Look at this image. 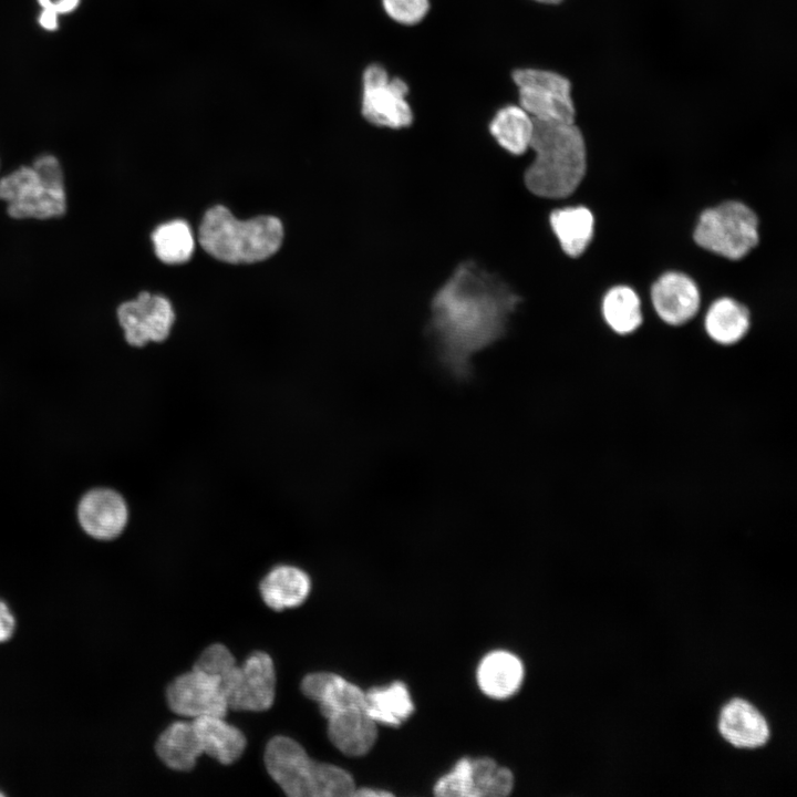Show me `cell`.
Segmentation results:
<instances>
[{"mask_svg": "<svg viewBox=\"0 0 797 797\" xmlns=\"http://www.w3.org/2000/svg\"><path fill=\"white\" fill-rule=\"evenodd\" d=\"M521 302L500 277L474 261L460 263L436 291L428 331L443 368L454 377H467L475 354L500 339Z\"/></svg>", "mask_w": 797, "mask_h": 797, "instance_id": "cell-1", "label": "cell"}, {"mask_svg": "<svg viewBox=\"0 0 797 797\" xmlns=\"http://www.w3.org/2000/svg\"><path fill=\"white\" fill-rule=\"evenodd\" d=\"M530 148L535 159L525 173L527 188L544 198L570 196L587 167L584 139L575 122L534 121Z\"/></svg>", "mask_w": 797, "mask_h": 797, "instance_id": "cell-2", "label": "cell"}, {"mask_svg": "<svg viewBox=\"0 0 797 797\" xmlns=\"http://www.w3.org/2000/svg\"><path fill=\"white\" fill-rule=\"evenodd\" d=\"M282 238L283 228L278 218L259 216L239 220L220 205L206 211L198 231L205 251L229 263L265 260L279 249Z\"/></svg>", "mask_w": 797, "mask_h": 797, "instance_id": "cell-3", "label": "cell"}, {"mask_svg": "<svg viewBox=\"0 0 797 797\" xmlns=\"http://www.w3.org/2000/svg\"><path fill=\"white\" fill-rule=\"evenodd\" d=\"M0 200L12 219L48 220L62 217L68 196L62 165L53 154L37 156L0 178Z\"/></svg>", "mask_w": 797, "mask_h": 797, "instance_id": "cell-4", "label": "cell"}, {"mask_svg": "<svg viewBox=\"0 0 797 797\" xmlns=\"http://www.w3.org/2000/svg\"><path fill=\"white\" fill-rule=\"evenodd\" d=\"M269 775L291 797L352 796V776L332 764L311 759L304 748L287 736H276L265 751Z\"/></svg>", "mask_w": 797, "mask_h": 797, "instance_id": "cell-5", "label": "cell"}, {"mask_svg": "<svg viewBox=\"0 0 797 797\" xmlns=\"http://www.w3.org/2000/svg\"><path fill=\"white\" fill-rule=\"evenodd\" d=\"M755 213L739 201H726L706 209L694 230V240L702 248L737 260L758 242Z\"/></svg>", "mask_w": 797, "mask_h": 797, "instance_id": "cell-6", "label": "cell"}, {"mask_svg": "<svg viewBox=\"0 0 797 797\" xmlns=\"http://www.w3.org/2000/svg\"><path fill=\"white\" fill-rule=\"evenodd\" d=\"M513 80L519 105L534 121L573 123L576 116L571 84L563 75L548 70L519 69Z\"/></svg>", "mask_w": 797, "mask_h": 797, "instance_id": "cell-7", "label": "cell"}, {"mask_svg": "<svg viewBox=\"0 0 797 797\" xmlns=\"http://www.w3.org/2000/svg\"><path fill=\"white\" fill-rule=\"evenodd\" d=\"M228 708L260 712L271 707L276 696V671L265 652L251 653L242 664L236 661L218 676Z\"/></svg>", "mask_w": 797, "mask_h": 797, "instance_id": "cell-8", "label": "cell"}, {"mask_svg": "<svg viewBox=\"0 0 797 797\" xmlns=\"http://www.w3.org/2000/svg\"><path fill=\"white\" fill-rule=\"evenodd\" d=\"M408 86L400 77H391L380 64H371L362 75L361 112L371 124L400 130L413 122L407 102Z\"/></svg>", "mask_w": 797, "mask_h": 797, "instance_id": "cell-9", "label": "cell"}, {"mask_svg": "<svg viewBox=\"0 0 797 797\" xmlns=\"http://www.w3.org/2000/svg\"><path fill=\"white\" fill-rule=\"evenodd\" d=\"M116 317L126 342L138 348L167 339L175 319L172 304L165 297L146 291L121 303Z\"/></svg>", "mask_w": 797, "mask_h": 797, "instance_id": "cell-10", "label": "cell"}, {"mask_svg": "<svg viewBox=\"0 0 797 797\" xmlns=\"http://www.w3.org/2000/svg\"><path fill=\"white\" fill-rule=\"evenodd\" d=\"M166 697L169 708L184 717H225L229 710L218 679L195 667L168 685Z\"/></svg>", "mask_w": 797, "mask_h": 797, "instance_id": "cell-11", "label": "cell"}, {"mask_svg": "<svg viewBox=\"0 0 797 797\" xmlns=\"http://www.w3.org/2000/svg\"><path fill=\"white\" fill-rule=\"evenodd\" d=\"M77 517L87 535L99 540H112L126 527L128 508L120 493L110 488H95L81 498Z\"/></svg>", "mask_w": 797, "mask_h": 797, "instance_id": "cell-12", "label": "cell"}, {"mask_svg": "<svg viewBox=\"0 0 797 797\" xmlns=\"http://www.w3.org/2000/svg\"><path fill=\"white\" fill-rule=\"evenodd\" d=\"M651 299L659 317L671 325L691 320L700 307V291L686 275L667 272L652 286Z\"/></svg>", "mask_w": 797, "mask_h": 797, "instance_id": "cell-13", "label": "cell"}, {"mask_svg": "<svg viewBox=\"0 0 797 797\" xmlns=\"http://www.w3.org/2000/svg\"><path fill=\"white\" fill-rule=\"evenodd\" d=\"M301 691L318 703L320 713L325 718L343 710L364 708V691L335 673L317 672L306 675L301 682Z\"/></svg>", "mask_w": 797, "mask_h": 797, "instance_id": "cell-14", "label": "cell"}, {"mask_svg": "<svg viewBox=\"0 0 797 797\" xmlns=\"http://www.w3.org/2000/svg\"><path fill=\"white\" fill-rule=\"evenodd\" d=\"M327 721L330 741L344 755L363 756L376 741V723L364 708L343 710L330 715Z\"/></svg>", "mask_w": 797, "mask_h": 797, "instance_id": "cell-15", "label": "cell"}, {"mask_svg": "<svg viewBox=\"0 0 797 797\" xmlns=\"http://www.w3.org/2000/svg\"><path fill=\"white\" fill-rule=\"evenodd\" d=\"M720 732L736 747H758L769 737L764 716L748 702L734 698L721 712Z\"/></svg>", "mask_w": 797, "mask_h": 797, "instance_id": "cell-16", "label": "cell"}, {"mask_svg": "<svg viewBox=\"0 0 797 797\" xmlns=\"http://www.w3.org/2000/svg\"><path fill=\"white\" fill-rule=\"evenodd\" d=\"M259 590L263 602L280 611L300 605L310 593L311 580L302 569L280 565L263 577Z\"/></svg>", "mask_w": 797, "mask_h": 797, "instance_id": "cell-17", "label": "cell"}, {"mask_svg": "<svg viewBox=\"0 0 797 797\" xmlns=\"http://www.w3.org/2000/svg\"><path fill=\"white\" fill-rule=\"evenodd\" d=\"M524 665L507 651H494L484 656L477 669V683L483 693L493 698H506L521 685Z\"/></svg>", "mask_w": 797, "mask_h": 797, "instance_id": "cell-18", "label": "cell"}, {"mask_svg": "<svg viewBox=\"0 0 797 797\" xmlns=\"http://www.w3.org/2000/svg\"><path fill=\"white\" fill-rule=\"evenodd\" d=\"M192 720L204 754L224 765L232 764L242 755L247 744L244 733L227 723L222 716H201Z\"/></svg>", "mask_w": 797, "mask_h": 797, "instance_id": "cell-19", "label": "cell"}, {"mask_svg": "<svg viewBox=\"0 0 797 797\" xmlns=\"http://www.w3.org/2000/svg\"><path fill=\"white\" fill-rule=\"evenodd\" d=\"M156 754L161 760L174 770H190L197 758L204 754L203 747L192 721H176L159 735Z\"/></svg>", "mask_w": 797, "mask_h": 797, "instance_id": "cell-20", "label": "cell"}, {"mask_svg": "<svg viewBox=\"0 0 797 797\" xmlns=\"http://www.w3.org/2000/svg\"><path fill=\"white\" fill-rule=\"evenodd\" d=\"M463 779L466 797H504L514 787L513 773L489 757H465Z\"/></svg>", "mask_w": 797, "mask_h": 797, "instance_id": "cell-21", "label": "cell"}, {"mask_svg": "<svg viewBox=\"0 0 797 797\" xmlns=\"http://www.w3.org/2000/svg\"><path fill=\"white\" fill-rule=\"evenodd\" d=\"M550 226L562 250L570 257H578L592 239L594 219L587 207H566L550 214Z\"/></svg>", "mask_w": 797, "mask_h": 797, "instance_id": "cell-22", "label": "cell"}, {"mask_svg": "<svg viewBox=\"0 0 797 797\" xmlns=\"http://www.w3.org/2000/svg\"><path fill=\"white\" fill-rule=\"evenodd\" d=\"M364 711L375 722L398 726L414 711L410 692L401 681L364 692Z\"/></svg>", "mask_w": 797, "mask_h": 797, "instance_id": "cell-23", "label": "cell"}, {"mask_svg": "<svg viewBox=\"0 0 797 797\" xmlns=\"http://www.w3.org/2000/svg\"><path fill=\"white\" fill-rule=\"evenodd\" d=\"M489 132L505 151L521 155L530 147L534 120L520 105H506L494 115Z\"/></svg>", "mask_w": 797, "mask_h": 797, "instance_id": "cell-24", "label": "cell"}, {"mask_svg": "<svg viewBox=\"0 0 797 797\" xmlns=\"http://www.w3.org/2000/svg\"><path fill=\"white\" fill-rule=\"evenodd\" d=\"M749 328L748 310L729 298L716 300L705 317L707 334L717 343L731 345L738 342Z\"/></svg>", "mask_w": 797, "mask_h": 797, "instance_id": "cell-25", "label": "cell"}, {"mask_svg": "<svg viewBox=\"0 0 797 797\" xmlns=\"http://www.w3.org/2000/svg\"><path fill=\"white\" fill-rule=\"evenodd\" d=\"M602 312L609 327L619 334L633 332L642 322L640 299L627 286H617L607 292Z\"/></svg>", "mask_w": 797, "mask_h": 797, "instance_id": "cell-26", "label": "cell"}, {"mask_svg": "<svg viewBox=\"0 0 797 797\" xmlns=\"http://www.w3.org/2000/svg\"><path fill=\"white\" fill-rule=\"evenodd\" d=\"M152 241L157 258L168 265L186 262L195 247L192 230L183 220L158 226L152 234Z\"/></svg>", "mask_w": 797, "mask_h": 797, "instance_id": "cell-27", "label": "cell"}, {"mask_svg": "<svg viewBox=\"0 0 797 797\" xmlns=\"http://www.w3.org/2000/svg\"><path fill=\"white\" fill-rule=\"evenodd\" d=\"M386 14L397 23L414 25L421 22L429 10V0H382Z\"/></svg>", "mask_w": 797, "mask_h": 797, "instance_id": "cell-28", "label": "cell"}, {"mask_svg": "<svg viewBox=\"0 0 797 797\" xmlns=\"http://www.w3.org/2000/svg\"><path fill=\"white\" fill-rule=\"evenodd\" d=\"M83 0H35L39 8L50 9L58 12L61 17H66L76 12Z\"/></svg>", "mask_w": 797, "mask_h": 797, "instance_id": "cell-29", "label": "cell"}, {"mask_svg": "<svg viewBox=\"0 0 797 797\" xmlns=\"http://www.w3.org/2000/svg\"><path fill=\"white\" fill-rule=\"evenodd\" d=\"M62 18L63 17L53 10L39 8L35 22L42 31L46 33H55L61 28Z\"/></svg>", "mask_w": 797, "mask_h": 797, "instance_id": "cell-30", "label": "cell"}, {"mask_svg": "<svg viewBox=\"0 0 797 797\" xmlns=\"http://www.w3.org/2000/svg\"><path fill=\"white\" fill-rule=\"evenodd\" d=\"M15 630V618L9 605L0 599V643L11 639Z\"/></svg>", "mask_w": 797, "mask_h": 797, "instance_id": "cell-31", "label": "cell"}, {"mask_svg": "<svg viewBox=\"0 0 797 797\" xmlns=\"http://www.w3.org/2000/svg\"><path fill=\"white\" fill-rule=\"evenodd\" d=\"M393 794L389 790L377 789V788H360L354 789L352 796H360V797H384V796H392Z\"/></svg>", "mask_w": 797, "mask_h": 797, "instance_id": "cell-32", "label": "cell"}, {"mask_svg": "<svg viewBox=\"0 0 797 797\" xmlns=\"http://www.w3.org/2000/svg\"><path fill=\"white\" fill-rule=\"evenodd\" d=\"M534 1L544 3V4H558L563 0H534Z\"/></svg>", "mask_w": 797, "mask_h": 797, "instance_id": "cell-33", "label": "cell"}, {"mask_svg": "<svg viewBox=\"0 0 797 797\" xmlns=\"http://www.w3.org/2000/svg\"><path fill=\"white\" fill-rule=\"evenodd\" d=\"M2 795H3V794L0 791V796H2Z\"/></svg>", "mask_w": 797, "mask_h": 797, "instance_id": "cell-34", "label": "cell"}]
</instances>
